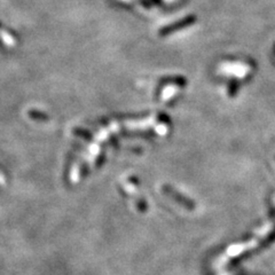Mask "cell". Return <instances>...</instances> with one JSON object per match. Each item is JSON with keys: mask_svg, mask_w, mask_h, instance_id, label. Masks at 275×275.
<instances>
[{"mask_svg": "<svg viewBox=\"0 0 275 275\" xmlns=\"http://www.w3.org/2000/svg\"><path fill=\"white\" fill-rule=\"evenodd\" d=\"M195 22H196V16L195 15H189L187 17L182 18V20H180L178 22L173 23V25H171V26H168V27L163 28V29L161 30L159 34L162 35V36L172 34V32H174V31L185 29V28H187L189 26L194 25V23H195Z\"/></svg>", "mask_w": 275, "mask_h": 275, "instance_id": "1", "label": "cell"}]
</instances>
